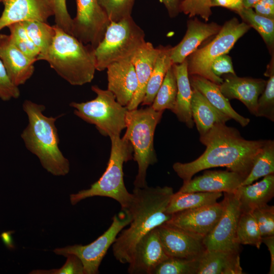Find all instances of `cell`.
I'll list each match as a JSON object with an SVG mask.
<instances>
[{
    "label": "cell",
    "mask_w": 274,
    "mask_h": 274,
    "mask_svg": "<svg viewBox=\"0 0 274 274\" xmlns=\"http://www.w3.org/2000/svg\"><path fill=\"white\" fill-rule=\"evenodd\" d=\"M199 140L206 147L201 156L190 162L173 164L174 171L183 183L201 170L216 167H225L246 178L255 157L266 142L246 140L237 129L226 124L215 125L200 135Z\"/></svg>",
    "instance_id": "1"
},
{
    "label": "cell",
    "mask_w": 274,
    "mask_h": 274,
    "mask_svg": "<svg viewBox=\"0 0 274 274\" xmlns=\"http://www.w3.org/2000/svg\"><path fill=\"white\" fill-rule=\"evenodd\" d=\"M132 193V200L127 209L131 218L129 227L119 232L112 245L115 258L122 264L130 262L134 247L141 237L167 222L173 215L166 212L174 194L171 187H134Z\"/></svg>",
    "instance_id": "2"
},
{
    "label": "cell",
    "mask_w": 274,
    "mask_h": 274,
    "mask_svg": "<svg viewBox=\"0 0 274 274\" xmlns=\"http://www.w3.org/2000/svg\"><path fill=\"white\" fill-rule=\"evenodd\" d=\"M22 108L28 120L21 135L25 147L37 156L48 172L57 176L67 175L70 162L59 148V138L55 125L60 116H45V107L29 100L23 102Z\"/></svg>",
    "instance_id": "3"
},
{
    "label": "cell",
    "mask_w": 274,
    "mask_h": 274,
    "mask_svg": "<svg viewBox=\"0 0 274 274\" xmlns=\"http://www.w3.org/2000/svg\"><path fill=\"white\" fill-rule=\"evenodd\" d=\"M54 25L55 35L40 60L47 61L71 85L80 86L91 82L96 70L94 48Z\"/></svg>",
    "instance_id": "4"
},
{
    "label": "cell",
    "mask_w": 274,
    "mask_h": 274,
    "mask_svg": "<svg viewBox=\"0 0 274 274\" xmlns=\"http://www.w3.org/2000/svg\"><path fill=\"white\" fill-rule=\"evenodd\" d=\"M111 150L106 170L96 182L87 189L70 195L72 205L94 196L107 197L117 201L121 210L130 206L132 193L127 190L123 180V164L132 158L133 149L128 141L120 136L110 138Z\"/></svg>",
    "instance_id": "5"
},
{
    "label": "cell",
    "mask_w": 274,
    "mask_h": 274,
    "mask_svg": "<svg viewBox=\"0 0 274 274\" xmlns=\"http://www.w3.org/2000/svg\"><path fill=\"white\" fill-rule=\"evenodd\" d=\"M163 112L156 111L150 106L128 110L126 113V130L123 138L130 143L133 159L138 164V170L133 183L135 188L147 186V169L157 162L154 148V135Z\"/></svg>",
    "instance_id": "6"
},
{
    "label": "cell",
    "mask_w": 274,
    "mask_h": 274,
    "mask_svg": "<svg viewBox=\"0 0 274 274\" xmlns=\"http://www.w3.org/2000/svg\"><path fill=\"white\" fill-rule=\"evenodd\" d=\"M144 30L132 17L110 22L103 39L94 49L96 70L102 71L112 63L130 60L146 42Z\"/></svg>",
    "instance_id": "7"
},
{
    "label": "cell",
    "mask_w": 274,
    "mask_h": 274,
    "mask_svg": "<svg viewBox=\"0 0 274 274\" xmlns=\"http://www.w3.org/2000/svg\"><path fill=\"white\" fill-rule=\"evenodd\" d=\"M96 97L91 100L72 102L70 106L74 114L84 121L95 126L99 133L111 138L120 136L126 128V107L121 105L109 90H103L97 85L91 87Z\"/></svg>",
    "instance_id": "8"
},
{
    "label": "cell",
    "mask_w": 274,
    "mask_h": 274,
    "mask_svg": "<svg viewBox=\"0 0 274 274\" xmlns=\"http://www.w3.org/2000/svg\"><path fill=\"white\" fill-rule=\"evenodd\" d=\"M251 27L245 22H239L236 18L226 22L215 38L206 46L197 49L187 59L189 76L198 75L221 84L223 79L214 75L211 64L217 57L227 54L237 41Z\"/></svg>",
    "instance_id": "9"
},
{
    "label": "cell",
    "mask_w": 274,
    "mask_h": 274,
    "mask_svg": "<svg viewBox=\"0 0 274 274\" xmlns=\"http://www.w3.org/2000/svg\"><path fill=\"white\" fill-rule=\"evenodd\" d=\"M131 218L128 209L121 210L114 216L109 228L93 242L86 245L75 244L58 248L53 252L64 257L68 254L78 257L83 263L84 274L98 273L99 265L108 249L119 232L129 224Z\"/></svg>",
    "instance_id": "10"
},
{
    "label": "cell",
    "mask_w": 274,
    "mask_h": 274,
    "mask_svg": "<svg viewBox=\"0 0 274 274\" xmlns=\"http://www.w3.org/2000/svg\"><path fill=\"white\" fill-rule=\"evenodd\" d=\"M224 209L218 222L202 242L207 251H239L236 232L241 214L236 193H224Z\"/></svg>",
    "instance_id": "11"
},
{
    "label": "cell",
    "mask_w": 274,
    "mask_h": 274,
    "mask_svg": "<svg viewBox=\"0 0 274 274\" xmlns=\"http://www.w3.org/2000/svg\"><path fill=\"white\" fill-rule=\"evenodd\" d=\"M77 14L73 19L71 35L95 48L110 23L98 0H76Z\"/></svg>",
    "instance_id": "12"
},
{
    "label": "cell",
    "mask_w": 274,
    "mask_h": 274,
    "mask_svg": "<svg viewBox=\"0 0 274 274\" xmlns=\"http://www.w3.org/2000/svg\"><path fill=\"white\" fill-rule=\"evenodd\" d=\"M223 209L222 200L220 202L178 212L173 214L166 223L202 241L218 222Z\"/></svg>",
    "instance_id": "13"
},
{
    "label": "cell",
    "mask_w": 274,
    "mask_h": 274,
    "mask_svg": "<svg viewBox=\"0 0 274 274\" xmlns=\"http://www.w3.org/2000/svg\"><path fill=\"white\" fill-rule=\"evenodd\" d=\"M157 227L137 242L128 263V273L153 274L155 268L169 258L163 247Z\"/></svg>",
    "instance_id": "14"
},
{
    "label": "cell",
    "mask_w": 274,
    "mask_h": 274,
    "mask_svg": "<svg viewBox=\"0 0 274 274\" xmlns=\"http://www.w3.org/2000/svg\"><path fill=\"white\" fill-rule=\"evenodd\" d=\"M4 9L0 17V31L13 23L36 20L48 22L54 16L52 0H3Z\"/></svg>",
    "instance_id": "15"
},
{
    "label": "cell",
    "mask_w": 274,
    "mask_h": 274,
    "mask_svg": "<svg viewBox=\"0 0 274 274\" xmlns=\"http://www.w3.org/2000/svg\"><path fill=\"white\" fill-rule=\"evenodd\" d=\"M159 236L169 257L198 259L207 251L202 241L165 223L157 227Z\"/></svg>",
    "instance_id": "16"
},
{
    "label": "cell",
    "mask_w": 274,
    "mask_h": 274,
    "mask_svg": "<svg viewBox=\"0 0 274 274\" xmlns=\"http://www.w3.org/2000/svg\"><path fill=\"white\" fill-rule=\"evenodd\" d=\"M0 59L11 81L18 86L32 76L37 59L21 52L13 43L9 35L0 34Z\"/></svg>",
    "instance_id": "17"
},
{
    "label": "cell",
    "mask_w": 274,
    "mask_h": 274,
    "mask_svg": "<svg viewBox=\"0 0 274 274\" xmlns=\"http://www.w3.org/2000/svg\"><path fill=\"white\" fill-rule=\"evenodd\" d=\"M245 178L229 170H207L202 175L183 183L178 191L233 193L241 186Z\"/></svg>",
    "instance_id": "18"
},
{
    "label": "cell",
    "mask_w": 274,
    "mask_h": 274,
    "mask_svg": "<svg viewBox=\"0 0 274 274\" xmlns=\"http://www.w3.org/2000/svg\"><path fill=\"white\" fill-rule=\"evenodd\" d=\"M266 84V81L262 79L239 77L230 74L226 77L219 87L226 98L240 100L251 114L256 116L258 100Z\"/></svg>",
    "instance_id": "19"
},
{
    "label": "cell",
    "mask_w": 274,
    "mask_h": 274,
    "mask_svg": "<svg viewBox=\"0 0 274 274\" xmlns=\"http://www.w3.org/2000/svg\"><path fill=\"white\" fill-rule=\"evenodd\" d=\"M108 90L121 105L127 107L134 96L138 86L134 65L130 60L116 61L107 68Z\"/></svg>",
    "instance_id": "20"
},
{
    "label": "cell",
    "mask_w": 274,
    "mask_h": 274,
    "mask_svg": "<svg viewBox=\"0 0 274 274\" xmlns=\"http://www.w3.org/2000/svg\"><path fill=\"white\" fill-rule=\"evenodd\" d=\"M220 25L215 22L204 23L197 18L187 22V28L185 36L176 46L172 47L170 57L173 64H179L195 51L204 40L217 35Z\"/></svg>",
    "instance_id": "21"
},
{
    "label": "cell",
    "mask_w": 274,
    "mask_h": 274,
    "mask_svg": "<svg viewBox=\"0 0 274 274\" xmlns=\"http://www.w3.org/2000/svg\"><path fill=\"white\" fill-rule=\"evenodd\" d=\"M160 50V46L155 48L152 43L146 42L131 59L138 86L132 100L126 107L128 110L137 109L143 101L146 87Z\"/></svg>",
    "instance_id": "22"
},
{
    "label": "cell",
    "mask_w": 274,
    "mask_h": 274,
    "mask_svg": "<svg viewBox=\"0 0 274 274\" xmlns=\"http://www.w3.org/2000/svg\"><path fill=\"white\" fill-rule=\"evenodd\" d=\"M239 251H206L199 260L196 274H242Z\"/></svg>",
    "instance_id": "23"
},
{
    "label": "cell",
    "mask_w": 274,
    "mask_h": 274,
    "mask_svg": "<svg viewBox=\"0 0 274 274\" xmlns=\"http://www.w3.org/2000/svg\"><path fill=\"white\" fill-rule=\"evenodd\" d=\"M177 92L176 102L172 111L179 120L192 128L194 122L192 117L191 102L192 89L189 80L187 59L179 64H174Z\"/></svg>",
    "instance_id": "24"
},
{
    "label": "cell",
    "mask_w": 274,
    "mask_h": 274,
    "mask_svg": "<svg viewBox=\"0 0 274 274\" xmlns=\"http://www.w3.org/2000/svg\"><path fill=\"white\" fill-rule=\"evenodd\" d=\"M190 76L191 87L200 92L215 108L242 126L248 125L250 119L241 115L233 109L229 100L221 92L219 85L200 76Z\"/></svg>",
    "instance_id": "25"
},
{
    "label": "cell",
    "mask_w": 274,
    "mask_h": 274,
    "mask_svg": "<svg viewBox=\"0 0 274 274\" xmlns=\"http://www.w3.org/2000/svg\"><path fill=\"white\" fill-rule=\"evenodd\" d=\"M241 212H251L267 204L274 196V174L264 177L255 184L240 186L236 190Z\"/></svg>",
    "instance_id": "26"
},
{
    "label": "cell",
    "mask_w": 274,
    "mask_h": 274,
    "mask_svg": "<svg viewBox=\"0 0 274 274\" xmlns=\"http://www.w3.org/2000/svg\"><path fill=\"white\" fill-rule=\"evenodd\" d=\"M192 88L191 114L200 135L207 133L215 125L226 124L230 120L215 108L197 89Z\"/></svg>",
    "instance_id": "27"
},
{
    "label": "cell",
    "mask_w": 274,
    "mask_h": 274,
    "mask_svg": "<svg viewBox=\"0 0 274 274\" xmlns=\"http://www.w3.org/2000/svg\"><path fill=\"white\" fill-rule=\"evenodd\" d=\"M223 195L222 192L178 191L172 195L166 210L169 214L214 204Z\"/></svg>",
    "instance_id": "28"
},
{
    "label": "cell",
    "mask_w": 274,
    "mask_h": 274,
    "mask_svg": "<svg viewBox=\"0 0 274 274\" xmlns=\"http://www.w3.org/2000/svg\"><path fill=\"white\" fill-rule=\"evenodd\" d=\"M160 50L148 82L142 105L151 106L163 82L167 71L174 64L170 57V46H160Z\"/></svg>",
    "instance_id": "29"
},
{
    "label": "cell",
    "mask_w": 274,
    "mask_h": 274,
    "mask_svg": "<svg viewBox=\"0 0 274 274\" xmlns=\"http://www.w3.org/2000/svg\"><path fill=\"white\" fill-rule=\"evenodd\" d=\"M274 174V141L266 142L257 154L251 169L241 186L253 183L258 179Z\"/></svg>",
    "instance_id": "30"
},
{
    "label": "cell",
    "mask_w": 274,
    "mask_h": 274,
    "mask_svg": "<svg viewBox=\"0 0 274 274\" xmlns=\"http://www.w3.org/2000/svg\"><path fill=\"white\" fill-rule=\"evenodd\" d=\"M30 39L39 50L40 60L47 52L55 35V25L36 20L21 22Z\"/></svg>",
    "instance_id": "31"
},
{
    "label": "cell",
    "mask_w": 274,
    "mask_h": 274,
    "mask_svg": "<svg viewBox=\"0 0 274 274\" xmlns=\"http://www.w3.org/2000/svg\"><path fill=\"white\" fill-rule=\"evenodd\" d=\"M237 13L244 22L258 32L267 46L271 50L274 44V19L259 15L252 8L243 7Z\"/></svg>",
    "instance_id": "32"
},
{
    "label": "cell",
    "mask_w": 274,
    "mask_h": 274,
    "mask_svg": "<svg viewBox=\"0 0 274 274\" xmlns=\"http://www.w3.org/2000/svg\"><path fill=\"white\" fill-rule=\"evenodd\" d=\"M177 92V82L173 65L167 71L151 107L155 111H172L175 107Z\"/></svg>",
    "instance_id": "33"
},
{
    "label": "cell",
    "mask_w": 274,
    "mask_h": 274,
    "mask_svg": "<svg viewBox=\"0 0 274 274\" xmlns=\"http://www.w3.org/2000/svg\"><path fill=\"white\" fill-rule=\"evenodd\" d=\"M262 236L257 223L251 212H241L237 223L236 238L240 245H250L260 248Z\"/></svg>",
    "instance_id": "34"
},
{
    "label": "cell",
    "mask_w": 274,
    "mask_h": 274,
    "mask_svg": "<svg viewBox=\"0 0 274 274\" xmlns=\"http://www.w3.org/2000/svg\"><path fill=\"white\" fill-rule=\"evenodd\" d=\"M199 258L169 257L155 268L153 274H196Z\"/></svg>",
    "instance_id": "35"
},
{
    "label": "cell",
    "mask_w": 274,
    "mask_h": 274,
    "mask_svg": "<svg viewBox=\"0 0 274 274\" xmlns=\"http://www.w3.org/2000/svg\"><path fill=\"white\" fill-rule=\"evenodd\" d=\"M269 79L258 100L256 117L266 118L274 121V67L273 64L266 72Z\"/></svg>",
    "instance_id": "36"
},
{
    "label": "cell",
    "mask_w": 274,
    "mask_h": 274,
    "mask_svg": "<svg viewBox=\"0 0 274 274\" xmlns=\"http://www.w3.org/2000/svg\"><path fill=\"white\" fill-rule=\"evenodd\" d=\"M7 27L14 45L25 55L38 61L39 50L30 39L22 23H13Z\"/></svg>",
    "instance_id": "37"
},
{
    "label": "cell",
    "mask_w": 274,
    "mask_h": 274,
    "mask_svg": "<svg viewBox=\"0 0 274 274\" xmlns=\"http://www.w3.org/2000/svg\"><path fill=\"white\" fill-rule=\"evenodd\" d=\"M135 0H98L110 22H118L131 16Z\"/></svg>",
    "instance_id": "38"
},
{
    "label": "cell",
    "mask_w": 274,
    "mask_h": 274,
    "mask_svg": "<svg viewBox=\"0 0 274 274\" xmlns=\"http://www.w3.org/2000/svg\"><path fill=\"white\" fill-rule=\"evenodd\" d=\"M251 212L257 223L262 237L274 235V207L266 204Z\"/></svg>",
    "instance_id": "39"
},
{
    "label": "cell",
    "mask_w": 274,
    "mask_h": 274,
    "mask_svg": "<svg viewBox=\"0 0 274 274\" xmlns=\"http://www.w3.org/2000/svg\"><path fill=\"white\" fill-rule=\"evenodd\" d=\"M211 0H182L181 1V12L190 17L199 16L207 21L212 13Z\"/></svg>",
    "instance_id": "40"
},
{
    "label": "cell",
    "mask_w": 274,
    "mask_h": 274,
    "mask_svg": "<svg viewBox=\"0 0 274 274\" xmlns=\"http://www.w3.org/2000/svg\"><path fill=\"white\" fill-rule=\"evenodd\" d=\"M67 259L64 264L60 268L50 270L36 269L30 274H84V267L80 259L74 254L65 256Z\"/></svg>",
    "instance_id": "41"
},
{
    "label": "cell",
    "mask_w": 274,
    "mask_h": 274,
    "mask_svg": "<svg viewBox=\"0 0 274 274\" xmlns=\"http://www.w3.org/2000/svg\"><path fill=\"white\" fill-rule=\"evenodd\" d=\"M55 25L68 34L72 33L73 19L66 7V0H52Z\"/></svg>",
    "instance_id": "42"
},
{
    "label": "cell",
    "mask_w": 274,
    "mask_h": 274,
    "mask_svg": "<svg viewBox=\"0 0 274 274\" xmlns=\"http://www.w3.org/2000/svg\"><path fill=\"white\" fill-rule=\"evenodd\" d=\"M18 86L10 80L3 63L0 59V98L8 101L20 96Z\"/></svg>",
    "instance_id": "43"
},
{
    "label": "cell",
    "mask_w": 274,
    "mask_h": 274,
    "mask_svg": "<svg viewBox=\"0 0 274 274\" xmlns=\"http://www.w3.org/2000/svg\"><path fill=\"white\" fill-rule=\"evenodd\" d=\"M211 71L214 75L220 77L224 74L236 75L231 58L227 54L222 55L213 60L211 64Z\"/></svg>",
    "instance_id": "44"
},
{
    "label": "cell",
    "mask_w": 274,
    "mask_h": 274,
    "mask_svg": "<svg viewBox=\"0 0 274 274\" xmlns=\"http://www.w3.org/2000/svg\"><path fill=\"white\" fill-rule=\"evenodd\" d=\"M252 8L259 15L274 19V0H259Z\"/></svg>",
    "instance_id": "45"
},
{
    "label": "cell",
    "mask_w": 274,
    "mask_h": 274,
    "mask_svg": "<svg viewBox=\"0 0 274 274\" xmlns=\"http://www.w3.org/2000/svg\"><path fill=\"white\" fill-rule=\"evenodd\" d=\"M243 0H211L212 7H222L236 13L243 8Z\"/></svg>",
    "instance_id": "46"
},
{
    "label": "cell",
    "mask_w": 274,
    "mask_h": 274,
    "mask_svg": "<svg viewBox=\"0 0 274 274\" xmlns=\"http://www.w3.org/2000/svg\"><path fill=\"white\" fill-rule=\"evenodd\" d=\"M166 8L170 17H175L181 12V0H160Z\"/></svg>",
    "instance_id": "47"
},
{
    "label": "cell",
    "mask_w": 274,
    "mask_h": 274,
    "mask_svg": "<svg viewBox=\"0 0 274 274\" xmlns=\"http://www.w3.org/2000/svg\"><path fill=\"white\" fill-rule=\"evenodd\" d=\"M262 243L267 246L270 254V266L269 274L274 273V235L266 236L262 237Z\"/></svg>",
    "instance_id": "48"
},
{
    "label": "cell",
    "mask_w": 274,
    "mask_h": 274,
    "mask_svg": "<svg viewBox=\"0 0 274 274\" xmlns=\"http://www.w3.org/2000/svg\"><path fill=\"white\" fill-rule=\"evenodd\" d=\"M259 0H243V5L244 8H252L255 4Z\"/></svg>",
    "instance_id": "49"
},
{
    "label": "cell",
    "mask_w": 274,
    "mask_h": 274,
    "mask_svg": "<svg viewBox=\"0 0 274 274\" xmlns=\"http://www.w3.org/2000/svg\"><path fill=\"white\" fill-rule=\"evenodd\" d=\"M3 0H0V2H2Z\"/></svg>",
    "instance_id": "50"
}]
</instances>
